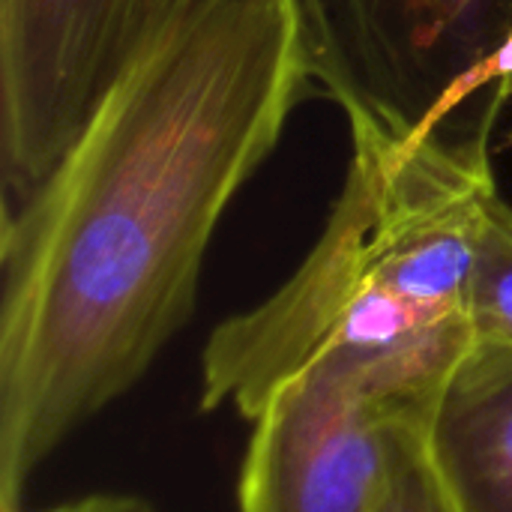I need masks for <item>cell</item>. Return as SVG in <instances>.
<instances>
[{
  "mask_svg": "<svg viewBox=\"0 0 512 512\" xmlns=\"http://www.w3.org/2000/svg\"><path fill=\"white\" fill-rule=\"evenodd\" d=\"M468 354L330 351L309 360L249 420L240 512H381L402 453L432 432Z\"/></svg>",
  "mask_w": 512,
  "mask_h": 512,
  "instance_id": "cell-3",
  "label": "cell"
},
{
  "mask_svg": "<svg viewBox=\"0 0 512 512\" xmlns=\"http://www.w3.org/2000/svg\"><path fill=\"white\" fill-rule=\"evenodd\" d=\"M315 84L402 138L447 129L512 33V0H294Z\"/></svg>",
  "mask_w": 512,
  "mask_h": 512,
  "instance_id": "cell-4",
  "label": "cell"
},
{
  "mask_svg": "<svg viewBox=\"0 0 512 512\" xmlns=\"http://www.w3.org/2000/svg\"><path fill=\"white\" fill-rule=\"evenodd\" d=\"M489 105L468 135L402 138L348 117L345 183L303 264L258 306L225 318L201 354V411L252 420L267 396L330 351L468 354L471 273L498 189Z\"/></svg>",
  "mask_w": 512,
  "mask_h": 512,
  "instance_id": "cell-2",
  "label": "cell"
},
{
  "mask_svg": "<svg viewBox=\"0 0 512 512\" xmlns=\"http://www.w3.org/2000/svg\"><path fill=\"white\" fill-rule=\"evenodd\" d=\"M150 6L153 0H0L3 216L45 183Z\"/></svg>",
  "mask_w": 512,
  "mask_h": 512,
  "instance_id": "cell-5",
  "label": "cell"
},
{
  "mask_svg": "<svg viewBox=\"0 0 512 512\" xmlns=\"http://www.w3.org/2000/svg\"><path fill=\"white\" fill-rule=\"evenodd\" d=\"M429 447L459 510L512 512V348H471L441 396Z\"/></svg>",
  "mask_w": 512,
  "mask_h": 512,
  "instance_id": "cell-6",
  "label": "cell"
},
{
  "mask_svg": "<svg viewBox=\"0 0 512 512\" xmlns=\"http://www.w3.org/2000/svg\"><path fill=\"white\" fill-rule=\"evenodd\" d=\"M315 72L294 0H153L36 195L0 231V512L195 312L216 228Z\"/></svg>",
  "mask_w": 512,
  "mask_h": 512,
  "instance_id": "cell-1",
  "label": "cell"
},
{
  "mask_svg": "<svg viewBox=\"0 0 512 512\" xmlns=\"http://www.w3.org/2000/svg\"><path fill=\"white\" fill-rule=\"evenodd\" d=\"M489 84H495L498 90H495V96H501V99H507L512 90V33L504 39V45L465 81V87H462V93H459V105L462 102H468L477 90H483V87H489ZM456 105V108H459Z\"/></svg>",
  "mask_w": 512,
  "mask_h": 512,
  "instance_id": "cell-9",
  "label": "cell"
},
{
  "mask_svg": "<svg viewBox=\"0 0 512 512\" xmlns=\"http://www.w3.org/2000/svg\"><path fill=\"white\" fill-rule=\"evenodd\" d=\"M27 512V510H15ZM36 512H162L156 510L150 501L144 498H135V495H84V498H75V501H66V504H57V507H48V510Z\"/></svg>",
  "mask_w": 512,
  "mask_h": 512,
  "instance_id": "cell-10",
  "label": "cell"
},
{
  "mask_svg": "<svg viewBox=\"0 0 512 512\" xmlns=\"http://www.w3.org/2000/svg\"><path fill=\"white\" fill-rule=\"evenodd\" d=\"M381 512H462L435 465L429 435L417 438L402 453Z\"/></svg>",
  "mask_w": 512,
  "mask_h": 512,
  "instance_id": "cell-8",
  "label": "cell"
},
{
  "mask_svg": "<svg viewBox=\"0 0 512 512\" xmlns=\"http://www.w3.org/2000/svg\"><path fill=\"white\" fill-rule=\"evenodd\" d=\"M471 324L477 345L512 348V204L495 189L471 273Z\"/></svg>",
  "mask_w": 512,
  "mask_h": 512,
  "instance_id": "cell-7",
  "label": "cell"
}]
</instances>
